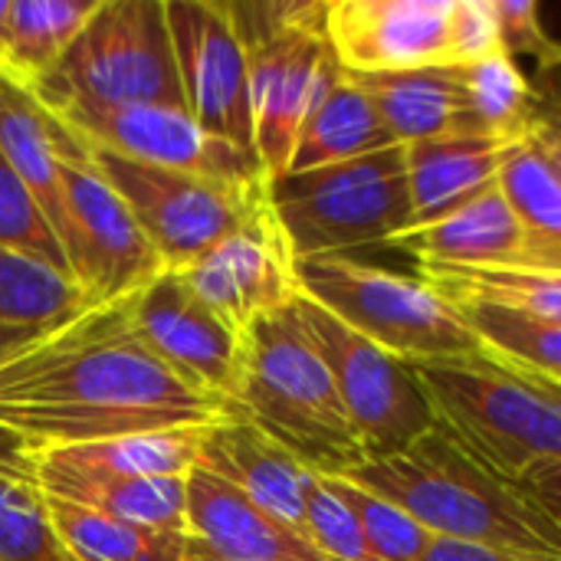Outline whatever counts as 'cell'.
Wrapping results in <instances>:
<instances>
[{"instance_id": "19", "label": "cell", "mask_w": 561, "mask_h": 561, "mask_svg": "<svg viewBox=\"0 0 561 561\" xmlns=\"http://www.w3.org/2000/svg\"><path fill=\"white\" fill-rule=\"evenodd\" d=\"M197 467L220 477L276 519L306 533V496L316 473L247 417L237 414L210 427Z\"/></svg>"}, {"instance_id": "41", "label": "cell", "mask_w": 561, "mask_h": 561, "mask_svg": "<svg viewBox=\"0 0 561 561\" xmlns=\"http://www.w3.org/2000/svg\"><path fill=\"white\" fill-rule=\"evenodd\" d=\"M536 503H542L552 516H561V467L542 473L539 480H533L529 486H523Z\"/></svg>"}, {"instance_id": "40", "label": "cell", "mask_w": 561, "mask_h": 561, "mask_svg": "<svg viewBox=\"0 0 561 561\" xmlns=\"http://www.w3.org/2000/svg\"><path fill=\"white\" fill-rule=\"evenodd\" d=\"M421 561H559V559H539V556H519V552H503V549H483V546H467V542L434 539V546L424 552V559Z\"/></svg>"}, {"instance_id": "22", "label": "cell", "mask_w": 561, "mask_h": 561, "mask_svg": "<svg viewBox=\"0 0 561 561\" xmlns=\"http://www.w3.org/2000/svg\"><path fill=\"white\" fill-rule=\"evenodd\" d=\"M0 154L33 191L59 243L66 230L62 164L82 154V145L13 79L0 72Z\"/></svg>"}, {"instance_id": "37", "label": "cell", "mask_w": 561, "mask_h": 561, "mask_svg": "<svg viewBox=\"0 0 561 561\" xmlns=\"http://www.w3.org/2000/svg\"><path fill=\"white\" fill-rule=\"evenodd\" d=\"M503 49V30L493 0H454L447 26L450 66H470Z\"/></svg>"}, {"instance_id": "30", "label": "cell", "mask_w": 561, "mask_h": 561, "mask_svg": "<svg viewBox=\"0 0 561 561\" xmlns=\"http://www.w3.org/2000/svg\"><path fill=\"white\" fill-rule=\"evenodd\" d=\"M467 79V131L490 138L529 141L536 125L533 82L519 59L493 53L480 62L463 66Z\"/></svg>"}, {"instance_id": "42", "label": "cell", "mask_w": 561, "mask_h": 561, "mask_svg": "<svg viewBox=\"0 0 561 561\" xmlns=\"http://www.w3.org/2000/svg\"><path fill=\"white\" fill-rule=\"evenodd\" d=\"M39 329H20V325H0V365L10 358V355H16L33 335H36Z\"/></svg>"}, {"instance_id": "13", "label": "cell", "mask_w": 561, "mask_h": 561, "mask_svg": "<svg viewBox=\"0 0 561 561\" xmlns=\"http://www.w3.org/2000/svg\"><path fill=\"white\" fill-rule=\"evenodd\" d=\"M128 312L141 345L168 371L204 394L230 401L243 358V332L220 319L187 286L181 270H161L131 289Z\"/></svg>"}, {"instance_id": "15", "label": "cell", "mask_w": 561, "mask_h": 561, "mask_svg": "<svg viewBox=\"0 0 561 561\" xmlns=\"http://www.w3.org/2000/svg\"><path fill=\"white\" fill-rule=\"evenodd\" d=\"M181 273L187 286L237 332H247L260 319L276 316L299 299L296 256L270 207V194L250 220Z\"/></svg>"}, {"instance_id": "16", "label": "cell", "mask_w": 561, "mask_h": 561, "mask_svg": "<svg viewBox=\"0 0 561 561\" xmlns=\"http://www.w3.org/2000/svg\"><path fill=\"white\" fill-rule=\"evenodd\" d=\"M454 0H329L325 43L348 76L450 66L447 26Z\"/></svg>"}, {"instance_id": "48", "label": "cell", "mask_w": 561, "mask_h": 561, "mask_svg": "<svg viewBox=\"0 0 561 561\" xmlns=\"http://www.w3.org/2000/svg\"><path fill=\"white\" fill-rule=\"evenodd\" d=\"M556 519H559V523H561V516H556Z\"/></svg>"}, {"instance_id": "6", "label": "cell", "mask_w": 561, "mask_h": 561, "mask_svg": "<svg viewBox=\"0 0 561 561\" xmlns=\"http://www.w3.org/2000/svg\"><path fill=\"white\" fill-rule=\"evenodd\" d=\"M296 279L306 299L408 365L483 355L457 306L421 276L339 253L296 260Z\"/></svg>"}, {"instance_id": "3", "label": "cell", "mask_w": 561, "mask_h": 561, "mask_svg": "<svg viewBox=\"0 0 561 561\" xmlns=\"http://www.w3.org/2000/svg\"><path fill=\"white\" fill-rule=\"evenodd\" d=\"M230 401L240 417L319 477H342L368 460L329 365L296 316V302L243 332Z\"/></svg>"}, {"instance_id": "26", "label": "cell", "mask_w": 561, "mask_h": 561, "mask_svg": "<svg viewBox=\"0 0 561 561\" xmlns=\"http://www.w3.org/2000/svg\"><path fill=\"white\" fill-rule=\"evenodd\" d=\"M102 0H10L0 72L16 85H33L56 69L79 39Z\"/></svg>"}, {"instance_id": "17", "label": "cell", "mask_w": 561, "mask_h": 561, "mask_svg": "<svg viewBox=\"0 0 561 561\" xmlns=\"http://www.w3.org/2000/svg\"><path fill=\"white\" fill-rule=\"evenodd\" d=\"M391 247L411 253L417 266L542 270V253L503 197L500 181L483 187L447 217L404 230L391 240Z\"/></svg>"}, {"instance_id": "44", "label": "cell", "mask_w": 561, "mask_h": 561, "mask_svg": "<svg viewBox=\"0 0 561 561\" xmlns=\"http://www.w3.org/2000/svg\"><path fill=\"white\" fill-rule=\"evenodd\" d=\"M513 375H516V371H513ZM519 378H526L529 385H536L539 391H546L552 401H559L561 404V385H556V381H542V378H529V375H519Z\"/></svg>"}, {"instance_id": "5", "label": "cell", "mask_w": 561, "mask_h": 561, "mask_svg": "<svg viewBox=\"0 0 561 561\" xmlns=\"http://www.w3.org/2000/svg\"><path fill=\"white\" fill-rule=\"evenodd\" d=\"M227 13L247 49L256 158L276 181L302 122L342 72L322 30L325 0H227Z\"/></svg>"}, {"instance_id": "46", "label": "cell", "mask_w": 561, "mask_h": 561, "mask_svg": "<svg viewBox=\"0 0 561 561\" xmlns=\"http://www.w3.org/2000/svg\"><path fill=\"white\" fill-rule=\"evenodd\" d=\"M7 13H10V0H0V53H3V36H7Z\"/></svg>"}, {"instance_id": "47", "label": "cell", "mask_w": 561, "mask_h": 561, "mask_svg": "<svg viewBox=\"0 0 561 561\" xmlns=\"http://www.w3.org/2000/svg\"><path fill=\"white\" fill-rule=\"evenodd\" d=\"M187 561H227V559H220V556H210V552H204V549H197V546L191 542V556H187Z\"/></svg>"}, {"instance_id": "11", "label": "cell", "mask_w": 561, "mask_h": 561, "mask_svg": "<svg viewBox=\"0 0 561 561\" xmlns=\"http://www.w3.org/2000/svg\"><path fill=\"white\" fill-rule=\"evenodd\" d=\"M46 112L82 148L201 178L266 181V171L256 154L217 138L181 105H56Z\"/></svg>"}, {"instance_id": "36", "label": "cell", "mask_w": 561, "mask_h": 561, "mask_svg": "<svg viewBox=\"0 0 561 561\" xmlns=\"http://www.w3.org/2000/svg\"><path fill=\"white\" fill-rule=\"evenodd\" d=\"M306 536L329 561H378L348 506L332 493V486L319 473L306 496Z\"/></svg>"}, {"instance_id": "24", "label": "cell", "mask_w": 561, "mask_h": 561, "mask_svg": "<svg viewBox=\"0 0 561 561\" xmlns=\"http://www.w3.org/2000/svg\"><path fill=\"white\" fill-rule=\"evenodd\" d=\"M16 470V467H13ZM36 493L151 529L184 533L187 477H79L49 470H16Z\"/></svg>"}, {"instance_id": "45", "label": "cell", "mask_w": 561, "mask_h": 561, "mask_svg": "<svg viewBox=\"0 0 561 561\" xmlns=\"http://www.w3.org/2000/svg\"><path fill=\"white\" fill-rule=\"evenodd\" d=\"M16 447H20V444H16L13 437L0 434V467H3V463H7V460H10V457L16 454Z\"/></svg>"}, {"instance_id": "18", "label": "cell", "mask_w": 561, "mask_h": 561, "mask_svg": "<svg viewBox=\"0 0 561 561\" xmlns=\"http://www.w3.org/2000/svg\"><path fill=\"white\" fill-rule=\"evenodd\" d=\"M184 533L197 549L227 561H329L306 533L201 467L187 473Z\"/></svg>"}, {"instance_id": "2", "label": "cell", "mask_w": 561, "mask_h": 561, "mask_svg": "<svg viewBox=\"0 0 561 561\" xmlns=\"http://www.w3.org/2000/svg\"><path fill=\"white\" fill-rule=\"evenodd\" d=\"M342 477L401 506L434 539L561 561L559 519L437 427L398 454L362 460Z\"/></svg>"}, {"instance_id": "12", "label": "cell", "mask_w": 561, "mask_h": 561, "mask_svg": "<svg viewBox=\"0 0 561 561\" xmlns=\"http://www.w3.org/2000/svg\"><path fill=\"white\" fill-rule=\"evenodd\" d=\"M184 108L217 138L256 154L247 49L227 0H164Z\"/></svg>"}, {"instance_id": "20", "label": "cell", "mask_w": 561, "mask_h": 561, "mask_svg": "<svg viewBox=\"0 0 561 561\" xmlns=\"http://www.w3.org/2000/svg\"><path fill=\"white\" fill-rule=\"evenodd\" d=\"M210 427L217 424L122 434L59 447H16L10 467L79 477H187L201 460Z\"/></svg>"}, {"instance_id": "10", "label": "cell", "mask_w": 561, "mask_h": 561, "mask_svg": "<svg viewBox=\"0 0 561 561\" xmlns=\"http://www.w3.org/2000/svg\"><path fill=\"white\" fill-rule=\"evenodd\" d=\"M296 316L319 348L365 457H388L434 431V411L408 362L388 355L299 293Z\"/></svg>"}, {"instance_id": "33", "label": "cell", "mask_w": 561, "mask_h": 561, "mask_svg": "<svg viewBox=\"0 0 561 561\" xmlns=\"http://www.w3.org/2000/svg\"><path fill=\"white\" fill-rule=\"evenodd\" d=\"M0 561H79L53 533L39 493L10 467H0Z\"/></svg>"}, {"instance_id": "25", "label": "cell", "mask_w": 561, "mask_h": 561, "mask_svg": "<svg viewBox=\"0 0 561 561\" xmlns=\"http://www.w3.org/2000/svg\"><path fill=\"white\" fill-rule=\"evenodd\" d=\"M394 145L398 141L385 128L381 115L375 112L362 85L348 72H339V79L325 89V95L316 102V108L302 122L286 174L352 161V158L375 154Z\"/></svg>"}, {"instance_id": "1", "label": "cell", "mask_w": 561, "mask_h": 561, "mask_svg": "<svg viewBox=\"0 0 561 561\" xmlns=\"http://www.w3.org/2000/svg\"><path fill=\"white\" fill-rule=\"evenodd\" d=\"M128 302L131 289L89 302L0 365V434L59 447L237 417L230 401L191 388L141 345Z\"/></svg>"}, {"instance_id": "23", "label": "cell", "mask_w": 561, "mask_h": 561, "mask_svg": "<svg viewBox=\"0 0 561 561\" xmlns=\"http://www.w3.org/2000/svg\"><path fill=\"white\" fill-rule=\"evenodd\" d=\"M371 99L385 128L398 145L467 131V79L463 66H424L408 72L352 76Z\"/></svg>"}, {"instance_id": "28", "label": "cell", "mask_w": 561, "mask_h": 561, "mask_svg": "<svg viewBox=\"0 0 561 561\" xmlns=\"http://www.w3.org/2000/svg\"><path fill=\"white\" fill-rule=\"evenodd\" d=\"M421 279L447 302H483L526 319L561 325V273L546 270H470L417 266Z\"/></svg>"}, {"instance_id": "29", "label": "cell", "mask_w": 561, "mask_h": 561, "mask_svg": "<svg viewBox=\"0 0 561 561\" xmlns=\"http://www.w3.org/2000/svg\"><path fill=\"white\" fill-rule=\"evenodd\" d=\"M486 358L503 368L561 385V325L483 302H454Z\"/></svg>"}, {"instance_id": "43", "label": "cell", "mask_w": 561, "mask_h": 561, "mask_svg": "<svg viewBox=\"0 0 561 561\" xmlns=\"http://www.w3.org/2000/svg\"><path fill=\"white\" fill-rule=\"evenodd\" d=\"M533 141L542 148V154L549 158V164L556 168V174L561 178V145H556V141H549V138H539V135H533Z\"/></svg>"}, {"instance_id": "35", "label": "cell", "mask_w": 561, "mask_h": 561, "mask_svg": "<svg viewBox=\"0 0 561 561\" xmlns=\"http://www.w3.org/2000/svg\"><path fill=\"white\" fill-rule=\"evenodd\" d=\"M0 247L69 273L62 243L49 217L43 214L39 201L20 181V174L10 168L3 154H0Z\"/></svg>"}, {"instance_id": "8", "label": "cell", "mask_w": 561, "mask_h": 561, "mask_svg": "<svg viewBox=\"0 0 561 561\" xmlns=\"http://www.w3.org/2000/svg\"><path fill=\"white\" fill-rule=\"evenodd\" d=\"M43 105H181L164 0H102L49 76L26 85Z\"/></svg>"}, {"instance_id": "21", "label": "cell", "mask_w": 561, "mask_h": 561, "mask_svg": "<svg viewBox=\"0 0 561 561\" xmlns=\"http://www.w3.org/2000/svg\"><path fill=\"white\" fill-rule=\"evenodd\" d=\"M523 145L526 141L460 131L404 145L408 191L414 210L411 227H424L447 217L450 210L477 197L483 187L500 181V171Z\"/></svg>"}, {"instance_id": "9", "label": "cell", "mask_w": 561, "mask_h": 561, "mask_svg": "<svg viewBox=\"0 0 561 561\" xmlns=\"http://www.w3.org/2000/svg\"><path fill=\"white\" fill-rule=\"evenodd\" d=\"M82 151L89 168L125 201L164 270H187L266 204L270 181L201 178L95 148Z\"/></svg>"}, {"instance_id": "34", "label": "cell", "mask_w": 561, "mask_h": 561, "mask_svg": "<svg viewBox=\"0 0 561 561\" xmlns=\"http://www.w3.org/2000/svg\"><path fill=\"white\" fill-rule=\"evenodd\" d=\"M325 483L348 506L378 561H421L424 552L434 546V536L421 523H414L401 506L375 496L371 490L345 477H325Z\"/></svg>"}, {"instance_id": "32", "label": "cell", "mask_w": 561, "mask_h": 561, "mask_svg": "<svg viewBox=\"0 0 561 561\" xmlns=\"http://www.w3.org/2000/svg\"><path fill=\"white\" fill-rule=\"evenodd\" d=\"M500 191L542 253V270L561 273V178L529 138L500 171Z\"/></svg>"}, {"instance_id": "14", "label": "cell", "mask_w": 561, "mask_h": 561, "mask_svg": "<svg viewBox=\"0 0 561 561\" xmlns=\"http://www.w3.org/2000/svg\"><path fill=\"white\" fill-rule=\"evenodd\" d=\"M62 207L69 276L92 299H115L164 270L125 201L89 168L85 151L62 164Z\"/></svg>"}, {"instance_id": "7", "label": "cell", "mask_w": 561, "mask_h": 561, "mask_svg": "<svg viewBox=\"0 0 561 561\" xmlns=\"http://www.w3.org/2000/svg\"><path fill=\"white\" fill-rule=\"evenodd\" d=\"M266 194L296 260L391 247L414 220L404 145L283 174L266 184Z\"/></svg>"}, {"instance_id": "39", "label": "cell", "mask_w": 561, "mask_h": 561, "mask_svg": "<svg viewBox=\"0 0 561 561\" xmlns=\"http://www.w3.org/2000/svg\"><path fill=\"white\" fill-rule=\"evenodd\" d=\"M533 99H536V125L533 135L549 138L561 145V43L536 62V72L529 76Z\"/></svg>"}, {"instance_id": "31", "label": "cell", "mask_w": 561, "mask_h": 561, "mask_svg": "<svg viewBox=\"0 0 561 561\" xmlns=\"http://www.w3.org/2000/svg\"><path fill=\"white\" fill-rule=\"evenodd\" d=\"M92 299L69 273L0 247V325L46 329Z\"/></svg>"}, {"instance_id": "4", "label": "cell", "mask_w": 561, "mask_h": 561, "mask_svg": "<svg viewBox=\"0 0 561 561\" xmlns=\"http://www.w3.org/2000/svg\"><path fill=\"white\" fill-rule=\"evenodd\" d=\"M434 427L490 473L529 486L561 467V404L500 362L454 358L411 365Z\"/></svg>"}, {"instance_id": "38", "label": "cell", "mask_w": 561, "mask_h": 561, "mask_svg": "<svg viewBox=\"0 0 561 561\" xmlns=\"http://www.w3.org/2000/svg\"><path fill=\"white\" fill-rule=\"evenodd\" d=\"M496 3V16H500V30H503V49L519 59V56H533L536 62L556 46V39L549 36L542 13L533 0H493Z\"/></svg>"}, {"instance_id": "27", "label": "cell", "mask_w": 561, "mask_h": 561, "mask_svg": "<svg viewBox=\"0 0 561 561\" xmlns=\"http://www.w3.org/2000/svg\"><path fill=\"white\" fill-rule=\"evenodd\" d=\"M39 500L53 533L69 546V552L79 561H187L191 556L187 533L122 523L43 493Z\"/></svg>"}]
</instances>
